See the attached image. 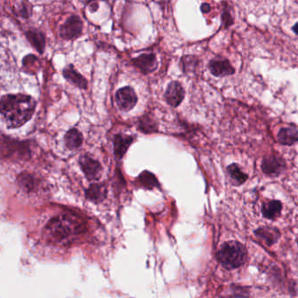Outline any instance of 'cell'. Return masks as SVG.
<instances>
[{"instance_id": "1", "label": "cell", "mask_w": 298, "mask_h": 298, "mask_svg": "<svg viewBox=\"0 0 298 298\" xmlns=\"http://www.w3.org/2000/svg\"><path fill=\"white\" fill-rule=\"evenodd\" d=\"M36 102L26 94H6L1 98L0 111L9 129H16L31 119L35 111Z\"/></svg>"}, {"instance_id": "2", "label": "cell", "mask_w": 298, "mask_h": 298, "mask_svg": "<svg viewBox=\"0 0 298 298\" xmlns=\"http://www.w3.org/2000/svg\"><path fill=\"white\" fill-rule=\"evenodd\" d=\"M246 247L238 241L224 243L217 253L218 261L228 270L241 267L246 262Z\"/></svg>"}, {"instance_id": "3", "label": "cell", "mask_w": 298, "mask_h": 298, "mask_svg": "<svg viewBox=\"0 0 298 298\" xmlns=\"http://www.w3.org/2000/svg\"><path fill=\"white\" fill-rule=\"evenodd\" d=\"M83 28V24L81 19L76 15L69 17L66 22L61 26L60 35L66 40L74 39L81 35Z\"/></svg>"}, {"instance_id": "4", "label": "cell", "mask_w": 298, "mask_h": 298, "mask_svg": "<svg viewBox=\"0 0 298 298\" xmlns=\"http://www.w3.org/2000/svg\"><path fill=\"white\" fill-rule=\"evenodd\" d=\"M285 169V161L278 156H266L262 163L263 172L270 177H276L282 174Z\"/></svg>"}, {"instance_id": "5", "label": "cell", "mask_w": 298, "mask_h": 298, "mask_svg": "<svg viewBox=\"0 0 298 298\" xmlns=\"http://www.w3.org/2000/svg\"><path fill=\"white\" fill-rule=\"evenodd\" d=\"M48 230L50 234L56 240H64L66 238L70 236L72 232V224L70 221L67 220L66 218H57L51 221L48 224Z\"/></svg>"}, {"instance_id": "6", "label": "cell", "mask_w": 298, "mask_h": 298, "mask_svg": "<svg viewBox=\"0 0 298 298\" xmlns=\"http://www.w3.org/2000/svg\"><path fill=\"white\" fill-rule=\"evenodd\" d=\"M79 163L82 172H84L88 180H98L101 178L103 167L100 163L92 159L90 156H81Z\"/></svg>"}, {"instance_id": "7", "label": "cell", "mask_w": 298, "mask_h": 298, "mask_svg": "<svg viewBox=\"0 0 298 298\" xmlns=\"http://www.w3.org/2000/svg\"><path fill=\"white\" fill-rule=\"evenodd\" d=\"M116 102L118 107L123 111H130L136 106L137 96L136 92L130 87H124L116 93Z\"/></svg>"}, {"instance_id": "8", "label": "cell", "mask_w": 298, "mask_h": 298, "mask_svg": "<svg viewBox=\"0 0 298 298\" xmlns=\"http://www.w3.org/2000/svg\"><path fill=\"white\" fill-rule=\"evenodd\" d=\"M166 102L172 107H178L185 98V90L178 81H172L166 88Z\"/></svg>"}, {"instance_id": "9", "label": "cell", "mask_w": 298, "mask_h": 298, "mask_svg": "<svg viewBox=\"0 0 298 298\" xmlns=\"http://www.w3.org/2000/svg\"><path fill=\"white\" fill-rule=\"evenodd\" d=\"M133 65L135 66L143 74H150L155 71L159 63L154 54H143L132 60Z\"/></svg>"}, {"instance_id": "10", "label": "cell", "mask_w": 298, "mask_h": 298, "mask_svg": "<svg viewBox=\"0 0 298 298\" xmlns=\"http://www.w3.org/2000/svg\"><path fill=\"white\" fill-rule=\"evenodd\" d=\"M209 69L212 75L216 77H224L234 74V68L228 60L214 59L209 62Z\"/></svg>"}, {"instance_id": "11", "label": "cell", "mask_w": 298, "mask_h": 298, "mask_svg": "<svg viewBox=\"0 0 298 298\" xmlns=\"http://www.w3.org/2000/svg\"><path fill=\"white\" fill-rule=\"evenodd\" d=\"M256 236L267 246H272L281 237V233L276 227H263L255 231Z\"/></svg>"}, {"instance_id": "12", "label": "cell", "mask_w": 298, "mask_h": 298, "mask_svg": "<svg viewBox=\"0 0 298 298\" xmlns=\"http://www.w3.org/2000/svg\"><path fill=\"white\" fill-rule=\"evenodd\" d=\"M63 76L65 77L67 81H69L72 84L75 85L78 88H82V89H86L88 87V81L85 79L81 74H79L75 68L74 66L70 64V65L67 66L64 70H63Z\"/></svg>"}, {"instance_id": "13", "label": "cell", "mask_w": 298, "mask_h": 298, "mask_svg": "<svg viewBox=\"0 0 298 298\" xmlns=\"http://www.w3.org/2000/svg\"><path fill=\"white\" fill-rule=\"evenodd\" d=\"M282 202L279 201H266L263 204L262 213L264 217L269 220H275L282 212Z\"/></svg>"}, {"instance_id": "14", "label": "cell", "mask_w": 298, "mask_h": 298, "mask_svg": "<svg viewBox=\"0 0 298 298\" xmlns=\"http://www.w3.org/2000/svg\"><path fill=\"white\" fill-rule=\"evenodd\" d=\"M133 138L131 136L119 134L117 135L114 140V151L115 154L118 159H122L125 154L130 143H132Z\"/></svg>"}, {"instance_id": "15", "label": "cell", "mask_w": 298, "mask_h": 298, "mask_svg": "<svg viewBox=\"0 0 298 298\" xmlns=\"http://www.w3.org/2000/svg\"><path fill=\"white\" fill-rule=\"evenodd\" d=\"M279 143L283 145H292L298 142V130L295 128H283L277 134Z\"/></svg>"}, {"instance_id": "16", "label": "cell", "mask_w": 298, "mask_h": 298, "mask_svg": "<svg viewBox=\"0 0 298 298\" xmlns=\"http://www.w3.org/2000/svg\"><path fill=\"white\" fill-rule=\"evenodd\" d=\"M107 195V189L104 185L100 184H93L86 191V197L93 202H101L106 198Z\"/></svg>"}, {"instance_id": "17", "label": "cell", "mask_w": 298, "mask_h": 298, "mask_svg": "<svg viewBox=\"0 0 298 298\" xmlns=\"http://www.w3.org/2000/svg\"><path fill=\"white\" fill-rule=\"evenodd\" d=\"M227 172H228V175L230 177L233 185H236V186L244 184L249 178L246 173L243 172L239 165H237V164H232L228 166Z\"/></svg>"}, {"instance_id": "18", "label": "cell", "mask_w": 298, "mask_h": 298, "mask_svg": "<svg viewBox=\"0 0 298 298\" xmlns=\"http://www.w3.org/2000/svg\"><path fill=\"white\" fill-rule=\"evenodd\" d=\"M26 37L29 39L31 44L38 50V52L40 54L44 52L45 45V36L40 31L37 29L29 30L26 33Z\"/></svg>"}, {"instance_id": "19", "label": "cell", "mask_w": 298, "mask_h": 298, "mask_svg": "<svg viewBox=\"0 0 298 298\" xmlns=\"http://www.w3.org/2000/svg\"><path fill=\"white\" fill-rule=\"evenodd\" d=\"M65 143L68 149H77L82 143V135L77 129H71L65 135Z\"/></svg>"}, {"instance_id": "20", "label": "cell", "mask_w": 298, "mask_h": 298, "mask_svg": "<svg viewBox=\"0 0 298 298\" xmlns=\"http://www.w3.org/2000/svg\"><path fill=\"white\" fill-rule=\"evenodd\" d=\"M198 63V60L195 56H184L181 59L182 68L184 73L193 71Z\"/></svg>"}, {"instance_id": "21", "label": "cell", "mask_w": 298, "mask_h": 298, "mask_svg": "<svg viewBox=\"0 0 298 298\" xmlns=\"http://www.w3.org/2000/svg\"><path fill=\"white\" fill-rule=\"evenodd\" d=\"M139 180L147 188H152L158 185L155 177L153 174H151L149 172H143V174L140 176Z\"/></svg>"}, {"instance_id": "22", "label": "cell", "mask_w": 298, "mask_h": 298, "mask_svg": "<svg viewBox=\"0 0 298 298\" xmlns=\"http://www.w3.org/2000/svg\"><path fill=\"white\" fill-rule=\"evenodd\" d=\"M221 19H222V23H223L224 26L227 28L229 26H232L233 24V17L231 16L230 13L228 10H225L221 15Z\"/></svg>"}, {"instance_id": "23", "label": "cell", "mask_w": 298, "mask_h": 298, "mask_svg": "<svg viewBox=\"0 0 298 298\" xmlns=\"http://www.w3.org/2000/svg\"><path fill=\"white\" fill-rule=\"evenodd\" d=\"M201 12L203 13H208L210 12L211 10V7L209 4L205 3L201 6Z\"/></svg>"}, {"instance_id": "24", "label": "cell", "mask_w": 298, "mask_h": 298, "mask_svg": "<svg viewBox=\"0 0 298 298\" xmlns=\"http://www.w3.org/2000/svg\"><path fill=\"white\" fill-rule=\"evenodd\" d=\"M292 30H293V32L295 33V34H297L298 35V23L295 24V26L292 27Z\"/></svg>"}, {"instance_id": "25", "label": "cell", "mask_w": 298, "mask_h": 298, "mask_svg": "<svg viewBox=\"0 0 298 298\" xmlns=\"http://www.w3.org/2000/svg\"><path fill=\"white\" fill-rule=\"evenodd\" d=\"M94 1H96V0H84L86 5H89V4L92 5V4L94 3Z\"/></svg>"}, {"instance_id": "26", "label": "cell", "mask_w": 298, "mask_h": 298, "mask_svg": "<svg viewBox=\"0 0 298 298\" xmlns=\"http://www.w3.org/2000/svg\"><path fill=\"white\" fill-rule=\"evenodd\" d=\"M296 241H297V245H298V238H297V240H296Z\"/></svg>"}]
</instances>
